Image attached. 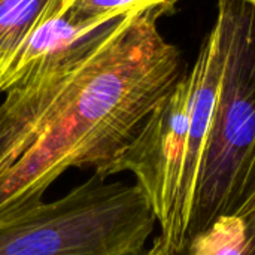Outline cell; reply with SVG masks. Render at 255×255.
Returning <instances> with one entry per match:
<instances>
[{
  "instance_id": "cell-2",
  "label": "cell",
  "mask_w": 255,
  "mask_h": 255,
  "mask_svg": "<svg viewBox=\"0 0 255 255\" xmlns=\"http://www.w3.org/2000/svg\"><path fill=\"white\" fill-rule=\"evenodd\" d=\"M157 220L133 184L94 173L54 202L0 220V255H145Z\"/></svg>"
},
{
  "instance_id": "cell-4",
  "label": "cell",
  "mask_w": 255,
  "mask_h": 255,
  "mask_svg": "<svg viewBox=\"0 0 255 255\" xmlns=\"http://www.w3.org/2000/svg\"><path fill=\"white\" fill-rule=\"evenodd\" d=\"M224 72V45L220 24L215 21L212 30L205 37L197 60L188 72L191 81L190 93V126L185 167L181 190V211L185 233L196 196L205 149L208 145L214 114L217 108L220 85ZM187 239V235H185Z\"/></svg>"
},
{
  "instance_id": "cell-5",
  "label": "cell",
  "mask_w": 255,
  "mask_h": 255,
  "mask_svg": "<svg viewBox=\"0 0 255 255\" xmlns=\"http://www.w3.org/2000/svg\"><path fill=\"white\" fill-rule=\"evenodd\" d=\"M170 255H255V143L211 224Z\"/></svg>"
},
{
  "instance_id": "cell-3",
  "label": "cell",
  "mask_w": 255,
  "mask_h": 255,
  "mask_svg": "<svg viewBox=\"0 0 255 255\" xmlns=\"http://www.w3.org/2000/svg\"><path fill=\"white\" fill-rule=\"evenodd\" d=\"M217 22L224 72L185 242L220 212L255 143V7L241 0H218Z\"/></svg>"
},
{
  "instance_id": "cell-1",
  "label": "cell",
  "mask_w": 255,
  "mask_h": 255,
  "mask_svg": "<svg viewBox=\"0 0 255 255\" xmlns=\"http://www.w3.org/2000/svg\"><path fill=\"white\" fill-rule=\"evenodd\" d=\"M149 9L48 52L0 103V220L42 202L67 169L109 167L184 76Z\"/></svg>"
},
{
  "instance_id": "cell-6",
  "label": "cell",
  "mask_w": 255,
  "mask_h": 255,
  "mask_svg": "<svg viewBox=\"0 0 255 255\" xmlns=\"http://www.w3.org/2000/svg\"><path fill=\"white\" fill-rule=\"evenodd\" d=\"M67 0H0V67L45 22L63 13Z\"/></svg>"
},
{
  "instance_id": "cell-7",
  "label": "cell",
  "mask_w": 255,
  "mask_h": 255,
  "mask_svg": "<svg viewBox=\"0 0 255 255\" xmlns=\"http://www.w3.org/2000/svg\"><path fill=\"white\" fill-rule=\"evenodd\" d=\"M241 1H245V3H248V4H251V6L255 7V0H241Z\"/></svg>"
}]
</instances>
